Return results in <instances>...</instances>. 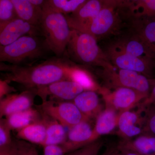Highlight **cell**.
<instances>
[{
  "instance_id": "ac0fdd59",
  "label": "cell",
  "mask_w": 155,
  "mask_h": 155,
  "mask_svg": "<svg viewBox=\"0 0 155 155\" xmlns=\"http://www.w3.org/2000/svg\"><path fill=\"white\" fill-rule=\"evenodd\" d=\"M17 17L31 25L40 28L43 15L42 8L34 5L29 0H11Z\"/></svg>"
},
{
  "instance_id": "60d3db41",
  "label": "cell",
  "mask_w": 155,
  "mask_h": 155,
  "mask_svg": "<svg viewBox=\"0 0 155 155\" xmlns=\"http://www.w3.org/2000/svg\"><path fill=\"white\" fill-rule=\"evenodd\" d=\"M107 155H108V154H107Z\"/></svg>"
},
{
  "instance_id": "5bb4252c",
  "label": "cell",
  "mask_w": 155,
  "mask_h": 155,
  "mask_svg": "<svg viewBox=\"0 0 155 155\" xmlns=\"http://www.w3.org/2000/svg\"><path fill=\"white\" fill-rule=\"evenodd\" d=\"M90 120L83 121L70 127L66 140L61 145L65 153L72 152L94 142Z\"/></svg>"
},
{
  "instance_id": "d4e9b609",
  "label": "cell",
  "mask_w": 155,
  "mask_h": 155,
  "mask_svg": "<svg viewBox=\"0 0 155 155\" xmlns=\"http://www.w3.org/2000/svg\"><path fill=\"white\" fill-rule=\"evenodd\" d=\"M17 136L23 141L43 146L46 137V128L42 118L41 121L32 123L18 130Z\"/></svg>"
},
{
  "instance_id": "7402d4cb",
  "label": "cell",
  "mask_w": 155,
  "mask_h": 155,
  "mask_svg": "<svg viewBox=\"0 0 155 155\" xmlns=\"http://www.w3.org/2000/svg\"><path fill=\"white\" fill-rule=\"evenodd\" d=\"M134 34L144 43L155 60V21L134 19Z\"/></svg>"
},
{
  "instance_id": "ffe728a7",
  "label": "cell",
  "mask_w": 155,
  "mask_h": 155,
  "mask_svg": "<svg viewBox=\"0 0 155 155\" xmlns=\"http://www.w3.org/2000/svg\"><path fill=\"white\" fill-rule=\"evenodd\" d=\"M123 8L127 9L134 19L155 21V0L124 1Z\"/></svg>"
},
{
  "instance_id": "d6a6232c",
  "label": "cell",
  "mask_w": 155,
  "mask_h": 155,
  "mask_svg": "<svg viewBox=\"0 0 155 155\" xmlns=\"http://www.w3.org/2000/svg\"><path fill=\"white\" fill-rule=\"evenodd\" d=\"M60 145H49L43 147V155H66Z\"/></svg>"
},
{
  "instance_id": "277c9868",
  "label": "cell",
  "mask_w": 155,
  "mask_h": 155,
  "mask_svg": "<svg viewBox=\"0 0 155 155\" xmlns=\"http://www.w3.org/2000/svg\"><path fill=\"white\" fill-rule=\"evenodd\" d=\"M40 28L46 44L56 57L61 58L71 38L72 29L64 14L42 8Z\"/></svg>"
},
{
  "instance_id": "7c38bea8",
  "label": "cell",
  "mask_w": 155,
  "mask_h": 155,
  "mask_svg": "<svg viewBox=\"0 0 155 155\" xmlns=\"http://www.w3.org/2000/svg\"><path fill=\"white\" fill-rule=\"evenodd\" d=\"M145 110V107L140 104L137 111L130 110L120 113L117 126L119 135L128 140L143 133Z\"/></svg>"
},
{
  "instance_id": "30bf717a",
  "label": "cell",
  "mask_w": 155,
  "mask_h": 155,
  "mask_svg": "<svg viewBox=\"0 0 155 155\" xmlns=\"http://www.w3.org/2000/svg\"><path fill=\"white\" fill-rule=\"evenodd\" d=\"M36 95L42 101H46L48 97L58 101H73L78 94L84 91L79 84L71 80H61L47 86L35 88Z\"/></svg>"
},
{
  "instance_id": "83f0119b",
  "label": "cell",
  "mask_w": 155,
  "mask_h": 155,
  "mask_svg": "<svg viewBox=\"0 0 155 155\" xmlns=\"http://www.w3.org/2000/svg\"><path fill=\"white\" fill-rule=\"evenodd\" d=\"M144 106L145 110L143 133L149 134L155 137V105Z\"/></svg>"
},
{
  "instance_id": "44dd1931",
  "label": "cell",
  "mask_w": 155,
  "mask_h": 155,
  "mask_svg": "<svg viewBox=\"0 0 155 155\" xmlns=\"http://www.w3.org/2000/svg\"><path fill=\"white\" fill-rule=\"evenodd\" d=\"M119 146L140 155H155V137L149 134H141L133 140H126Z\"/></svg>"
},
{
  "instance_id": "8992f818",
  "label": "cell",
  "mask_w": 155,
  "mask_h": 155,
  "mask_svg": "<svg viewBox=\"0 0 155 155\" xmlns=\"http://www.w3.org/2000/svg\"><path fill=\"white\" fill-rule=\"evenodd\" d=\"M122 2L123 1H105L104 6L93 20L76 30L89 34L97 40L115 33L121 24L118 9L122 7Z\"/></svg>"
},
{
  "instance_id": "f1b7e54d",
  "label": "cell",
  "mask_w": 155,
  "mask_h": 155,
  "mask_svg": "<svg viewBox=\"0 0 155 155\" xmlns=\"http://www.w3.org/2000/svg\"><path fill=\"white\" fill-rule=\"evenodd\" d=\"M18 18L11 0H0V24Z\"/></svg>"
},
{
  "instance_id": "e0dca14e",
  "label": "cell",
  "mask_w": 155,
  "mask_h": 155,
  "mask_svg": "<svg viewBox=\"0 0 155 155\" xmlns=\"http://www.w3.org/2000/svg\"><path fill=\"white\" fill-rule=\"evenodd\" d=\"M72 102L79 110L90 119L96 118L102 111V107L96 91H84L78 94Z\"/></svg>"
},
{
  "instance_id": "6da1fadb",
  "label": "cell",
  "mask_w": 155,
  "mask_h": 155,
  "mask_svg": "<svg viewBox=\"0 0 155 155\" xmlns=\"http://www.w3.org/2000/svg\"><path fill=\"white\" fill-rule=\"evenodd\" d=\"M73 65L58 57L35 65H13L11 70L4 74V80L19 84L27 89L36 88L60 81L69 80Z\"/></svg>"
},
{
  "instance_id": "9a60e30c",
  "label": "cell",
  "mask_w": 155,
  "mask_h": 155,
  "mask_svg": "<svg viewBox=\"0 0 155 155\" xmlns=\"http://www.w3.org/2000/svg\"><path fill=\"white\" fill-rule=\"evenodd\" d=\"M105 1L89 0L75 13L66 16L72 29L78 30L88 25L95 18L104 7Z\"/></svg>"
},
{
  "instance_id": "5b68a950",
  "label": "cell",
  "mask_w": 155,
  "mask_h": 155,
  "mask_svg": "<svg viewBox=\"0 0 155 155\" xmlns=\"http://www.w3.org/2000/svg\"><path fill=\"white\" fill-rule=\"evenodd\" d=\"M101 75L108 87L131 88L149 95L155 84V79H150L139 72L115 67L103 69Z\"/></svg>"
},
{
  "instance_id": "603a6c76",
  "label": "cell",
  "mask_w": 155,
  "mask_h": 155,
  "mask_svg": "<svg viewBox=\"0 0 155 155\" xmlns=\"http://www.w3.org/2000/svg\"><path fill=\"white\" fill-rule=\"evenodd\" d=\"M42 120V114L38 109L31 107L7 117L5 121L10 129L17 131L27 125Z\"/></svg>"
},
{
  "instance_id": "8fae6325",
  "label": "cell",
  "mask_w": 155,
  "mask_h": 155,
  "mask_svg": "<svg viewBox=\"0 0 155 155\" xmlns=\"http://www.w3.org/2000/svg\"><path fill=\"white\" fill-rule=\"evenodd\" d=\"M43 36L40 28L18 18L0 24V47L8 45L24 35Z\"/></svg>"
},
{
  "instance_id": "4316f807",
  "label": "cell",
  "mask_w": 155,
  "mask_h": 155,
  "mask_svg": "<svg viewBox=\"0 0 155 155\" xmlns=\"http://www.w3.org/2000/svg\"><path fill=\"white\" fill-rule=\"evenodd\" d=\"M86 1V0H46L43 7L64 15H68L69 14L75 13Z\"/></svg>"
},
{
  "instance_id": "8d00e7d4",
  "label": "cell",
  "mask_w": 155,
  "mask_h": 155,
  "mask_svg": "<svg viewBox=\"0 0 155 155\" xmlns=\"http://www.w3.org/2000/svg\"><path fill=\"white\" fill-rule=\"evenodd\" d=\"M114 153L116 155H140L131 150L127 149L119 146L118 147L117 151Z\"/></svg>"
},
{
  "instance_id": "e575fe53",
  "label": "cell",
  "mask_w": 155,
  "mask_h": 155,
  "mask_svg": "<svg viewBox=\"0 0 155 155\" xmlns=\"http://www.w3.org/2000/svg\"><path fill=\"white\" fill-rule=\"evenodd\" d=\"M22 155H38L34 145L23 140H22Z\"/></svg>"
},
{
  "instance_id": "2e32d148",
  "label": "cell",
  "mask_w": 155,
  "mask_h": 155,
  "mask_svg": "<svg viewBox=\"0 0 155 155\" xmlns=\"http://www.w3.org/2000/svg\"><path fill=\"white\" fill-rule=\"evenodd\" d=\"M110 47L134 57L155 61L153 56L146 45L135 34L132 37L119 39Z\"/></svg>"
},
{
  "instance_id": "484cf974",
  "label": "cell",
  "mask_w": 155,
  "mask_h": 155,
  "mask_svg": "<svg viewBox=\"0 0 155 155\" xmlns=\"http://www.w3.org/2000/svg\"><path fill=\"white\" fill-rule=\"evenodd\" d=\"M69 80L79 84L84 91L100 92L102 88L97 83L89 71L76 65H73L71 68Z\"/></svg>"
},
{
  "instance_id": "4fadbf2b",
  "label": "cell",
  "mask_w": 155,
  "mask_h": 155,
  "mask_svg": "<svg viewBox=\"0 0 155 155\" xmlns=\"http://www.w3.org/2000/svg\"><path fill=\"white\" fill-rule=\"evenodd\" d=\"M36 95V89L34 88L4 97L0 100V118L32 107Z\"/></svg>"
},
{
  "instance_id": "d6986e66",
  "label": "cell",
  "mask_w": 155,
  "mask_h": 155,
  "mask_svg": "<svg viewBox=\"0 0 155 155\" xmlns=\"http://www.w3.org/2000/svg\"><path fill=\"white\" fill-rule=\"evenodd\" d=\"M119 113L110 108H106L97 117L93 129L94 141L101 136L110 133L117 126Z\"/></svg>"
},
{
  "instance_id": "52a82bcc",
  "label": "cell",
  "mask_w": 155,
  "mask_h": 155,
  "mask_svg": "<svg viewBox=\"0 0 155 155\" xmlns=\"http://www.w3.org/2000/svg\"><path fill=\"white\" fill-rule=\"evenodd\" d=\"M37 109L43 114L69 128L83 121L90 120L72 102L46 100L42 101Z\"/></svg>"
},
{
  "instance_id": "f35d334b",
  "label": "cell",
  "mask_w": 155,
  "mask_h": 155,
  "mask_svg": "<svg viewBox=\"0 0 155 155\" xmlns=\"http://www.w3.org/2000/svg\"><path fill=\"white\" fill-rule=\"evenodd\" d=\"M13 66V65L11 64H7L5 63H0V71L8 72L11 70Z\"/></svg>"
},
{
  "instance_id": "d590c367",
  "label": "cell",
  "mask_w": 155,
  "mask_h": 155,
  "mask_svg": "<svg viewBox=\"0 0 155 155\" xmlns=\"http://www.w3.org/2000/svg\"><path fill=\"white\" fill-rule=\"evenodd\" d=\"M144 106L150 104L155 105V84L153 87L149 95L141 103Z\"/></svg>"
},
{
  "instance_id": "74e56055",
  "label": "cell",
  "mask_w": 155,
  "mask_h": 155,
  "mask_svg": "<svg viewBox=\"0 0 155 155\" xmlns=\"http://www.w3.org/2000/svg\"><path fill=\"white\" fill-rule=\"evenodd\" d=\"M29 1L34 5L40 7L42 8L46 0H29Z\"/></svg>"
},
{
  "instance_id": "cb8c5ba5",
  "label": "cell",
  "mask_w": 155,
  "mask_h": 155,
  "mask_svg": "<svg viewBox=\"0 0 155 155\" xmlns=\"http://www.w3.org/2000/svg\"><path fill=\"white\" fill-rule=\"evenodd\" d=\"M42 114V118L46 128V137L43 147L49 145H60L64 143L67 134L64 127L54 119Z\"/></svg>"
},
{
  "instance_id": "1f68e13d",
  "label": "cell",
  "mask_w": 155,
  "mask_h": 155,
  "mask_svg": "<svg viewBox=\"0 0 155 155\" xmlns=\"http://www.w3.org/2000/svg\"><path fill=\"white\" fill-rule=\"evenodd\" d=\"M10 130L5 120L0 118V148L9 144L12 141Z\"/></svg>"
},
{
  "instance_id": "3957f363",
  "label": "cell",
  "mask_w": 155,
  "mask_h": 155,
  "mask_svg": "<svg viewBox=\"0 0 155 155\" xmlns=\"http://www.w3.org/2000/svg\"><path fill=\"white\" fill-rule=\"evenodd\" d=\"M67 48L68 54L80 64L98 66L103 69L114 67L106 53L100 48L96 39L89 34L72 29Z\"/></svg>"
},
{
  "instance_id": "9c48e42d",
  "label": "cell",
  "mask_w": 155,
  "mask_h": 155,
  "mask_svg": "<svg viewBox=\"0 0 155 155\" xmlns=\"http://www.w3.org/2000/svg\"><path fill=\"white\" fill-rule=\"evenodd\" d=\"M105 53L114 67L139 72L148 78L153 79L155 61L134 57L114 49L110 47Z\"/></svg>"
},
{
  "instance_id": "7a4b0ae2",
  "label": "cell",
  "mask_w": 155,
  "mask_h": 155,
  "mask_svg": "<svg viewBox=\"0 0 155 155\" xmlns=\"http://www.w3.org/2000/svg\"><path fill=\"white\" fill-rule=\"evenodd\" d=\"M41 37L24 35L11 44L0 47V63L28 66L44 58L51 51L45 38Z\"/></svg>"
},
{
  "instance_id": "ab89813d",
  "label": "cell",
  "mask_w": 155,
  "mask_h": 155,
  "mask_svg": "<svg viewBox=\"0 0 155 155\" xmlns=\"http://www.w3.org/2000/svg\"><path fill=\"white\" fill-rule=\"evenodd\" d=\"M108 155H115V153H110L109 154H108Z\"/></svg>"
},
{
  "instance_id": "f546056e",
  "label": "cell",
  "mask_w": 155,
  "mask_h": 155,
  "mask_svg": "<svg viewBox=\"0 0 155 155\" xmlns=\"http://www.w3.org/2000/svg\"><path fill=\"white\" fill-rule=\"evenodd\" d=\"M102 146L99 141H95L66 155H99Z\"/></svg>"
},
{
  "instance_id": "ba28073f",
  "label": "cell",
  "mask_w": 155,
  "mask_h": 155,
  "mask_svg": "<svg viewBox=\"0 0 155 155\" xmlns=\"http://www.w3.org/2000/svg\"><path fill=\"white\" fill-rule=\"evenodd\" d=\"M100 92L104 97L106 108H111L119 114L138 106L149 96L126 87H119L113 91L102 88Z\"/></svg>"
},
{
  "instance_id": "836d02e7",
  "label": "cell",
  "mask_w": 155,
  "mask_h": 155,
  "mask_svg": "<svg viewBox=\"0 0 155 155\" xmlns=\"http://www.w3.org/2000/svg\"><path fill=\"white\" fill-rule=\"evenodd\" d=\"M15 91L16 90L9 84L8 81L0 79V100L4 97L5 96L11 94Z\"/></svg>"
},
{
  "instance_id": "4dcf8cb0",
  "label": "cell",
  "mask_w": 155,
  "mask_h": 155,
  "mask_svg": "<svg viewBox=\"0 0 155 155\" xmlns=\"http://www.w3.org/2000/svg\"><path fill=\"white\" fill-rule=\"evenodd\" d=\"M22 140H12L11 143L0 148V155H22Z\"/></svg>"
}]
</instances>
